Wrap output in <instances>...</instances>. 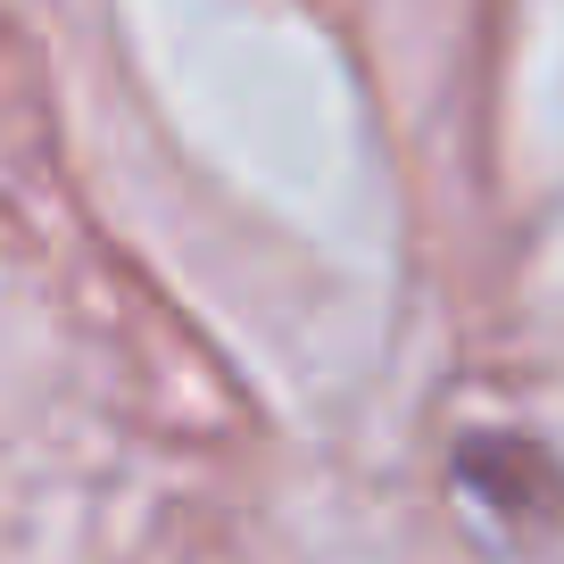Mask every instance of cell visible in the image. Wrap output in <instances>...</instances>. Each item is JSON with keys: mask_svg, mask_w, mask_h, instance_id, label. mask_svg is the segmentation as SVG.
<instances>
[{"mask_svg": "<svg viewBox=\"0 0 564 564\" xmlns=\"http://www.w3.org/2000/svg\"><path fill=\"white\" fill-rule=\"evenodd\" d=\"M457 490L474 498H498L507 514H531V498H540L547 514H556V474H547V457L531 441H465L457 448Z\"/></svg>", "mask_w": 564, "mask_h": 564, "instance_id": "1", "label": "cell"}]
</instances>
